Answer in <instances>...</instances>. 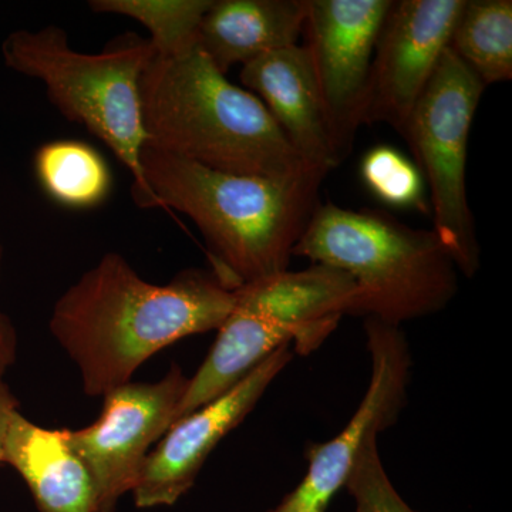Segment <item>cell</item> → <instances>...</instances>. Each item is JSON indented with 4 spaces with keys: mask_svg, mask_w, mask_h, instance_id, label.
I'll use <instances>...</instances> for the list:
<instances>
[{
    "mask_svg": "<svg viewBox=\"0 0 512 512\" xmlns=\"http://www.w3.org/2000/svg\"><path fill=\"white\" fill-rule=\"evenodd\" d=\"M234 301L214 272L187 269L156 285L124 256L106 254L60 296L49 328L79 367L84 393L99 397L167 346L220 329Z\"/></svg>",
    "mask_w": 512,
    "mask_h": 512,
    "instance_id": "cell-1",
    "label": "cell"
},
{
    "mask_svg": "<svg viewBox=\"0 0 512 512\" xmlns=\"http://www.w3.org/2000/svg\"><path fill=\"white\" fill-rule=\"evenodd\" d=\"M140 164L156 207L173 208L197 225L214 274L231 289L289 269L326 178L319 171L288 178L224 173L147 143Z\"/></svg>",
    "mask_w": 512,
    "mask_h": 512,
    "instance_id": "cell-2",
    "label": "cell"
},
{
    "mask_svg": "<svg viewBox=\"0 0 512 512\" xmlns=\"http://www.w3.org/2000/svg\"><path fill=\"white\" fill-rule=\"evenodd\" d=\"M140 103L147 144L171 156L255 177L316 171L296 154L265 104L229 82L197 40L175 53L156 50L141 76Z\"/></svg>",
    "mask_w": 512,
    "mask_h": 512,
    "instance_id": "cell-3",
    "label": "cell"
},
{
    "mask_svg": "<svg viewBox=\"0 0 512 512\" xmlns=\"http://www.w3.org/2000/svg\"><path fill=\"white\" fill-rule=\"evenodd\" d=\"M293 256L352 278L356 296L348 316L400 328L443 311L458 291L457 266L436 232L380 210L320 202Z\"/></svg>",
    "mask_w": 512,
    "mask_h": 512,
    "instance_id": "cell-4",
    "label": "cell"
},
{
    "mask_svg": "<svg viewBox=\"0 0 512 512\" xmlns=\"http://www.w3.org/2000/svg\"><path fill=\"white\" fill-rule=\"evenodd\" d=\"M154 53L151 40L136 35L121 37L103 52L82 53L57 26L15 30L2 45L6 66L45 84L47 97L67 120L86 127L119 157L141 208H157L140 164L147 143L140 80Z\"/></svg>",
    "mask_w": 512,
    "mask_h": 512,
    "instance_id": "cell-5",
    "label": "cell"
},
{
    "mask_svg": "<svg viewBox=\"0 0 512 512\" xmlns=\"http://www.w3.org/2000/svg\"><path fill=\"white\" fill-rule=\"evenodd\" d=\"M355 296L348 274L319 264L239 286L210 353L190 377L174 421L217 399L282 346H292L299 355L318 350L348 315Z\"/></svg>",
    "mask_w": 512,
    "mask_h": 512,
    "instance_id": "cell-6",
    "label": "cell"
},
{
    "mask_svg": "<svg viewBox=\"0 0 512 512\" xmlns=\"http://www.w3.org/2000/svg\"><path fill=\"white\" fill-rule=\"evenodd\" d=\"M484 90L476 74L447 49L403 136L426 181L433 231L467 278L477 274L481 261L466 170L468 138Z\"/></svg>",
    "mask_w": 512,
    "mask_h": 512,
    "instance_id": "cell-7",
    "label": "cell"
},
{
    "mask_svg": "<svg viewBox=\"0 0 512 512\" xmlns=\"http://www.w3.org/2000/svg\"><path fill=\"white\" fill-rule=\"evenodd\" d=\"M393 0H306L303 45L342 164L365 126L377 37Z\"/></svg>",
    "mask_w": 512,
    "mask_h": 512,
    "instance_id": "cell-8",
    "label": "cell"
},
{
    "mask_svg": "<svg viewBox=\"0 0 512 512\" xmlns=\"http://www.w3.org/2000/svg\"><path fill=\"white\" fill-rule=\"evenodd\" d=\"M372 362L369 386L352 419L338 436L312 444L301 483L266 512H326L350 476L357 457L373 437L394 426L407 403L412 353L400 326L366 319Z\"/></svg>",
    "mask_w": 512,
    "mask_h": 512,
    "instance_id": "cell-9",
    "label": "cell"
},
{
    "mask_svg": "<svg viewBox=\"0 0 512 512\" xmlns=\"http://www.w3.org/2000/svg\"><path fill=\"white\" fill-rule=\"evenodd\" d=\"M190 377L171 365L158 382L131 383L104 394L99 419L79 430L67 429L96 484L99 512H114L120 498L136 487L151 446L173 426Z\"/></svg>",
    "mask_w": 512,
    "mask_h": 512,
    "instance_id": "cell-10",
    "label": "cell"
},
{
    "mask_svg": "<svg viewBox=\"0 0 512 512\" xmlns=\"http://www.w3.org/2000/svg\"><path fill=\"white\" fill-rule=\"evenodd\" d=\"M466 0H393L377 37L365 124L404 136L421 94L450 45Z\"/></svg>",
    "mask_w": 512,
    "mask_h": 512,
    "instance_id": "cell-11",
    "label": "cell"
},
{
    "mask_svg": "<svg viewBox=\"0 0 512 512\" xmlns=\"http://www.w3.org/2000/svg\"><path fill=\"white\" fill-rule=\"evenodd\" d=\"M292 359V346H282L217 399L174 421L147 457L131 491L136 507L178 503L194 487L214 448L247 419Z\"/></svg>",
    "mask_w": 512,
    "mask_h": 512,
    "instance_id": "cell-12",
    "label": "cell"
},
{
    "mask_svg": "<svg viewBox=\"0 0 512 512\" xmlns=\"http://www.w3.org/2000/svg\"><path fill=\"white\" fill-rule=\"evenodd\" d=\"M239 79L265 104L303 163L326 175L339 167L305 47L266 53L244 64Z\"/></svg>",
    "mask_w": 512,
    "mask_h": 512,
    "instance_id": "cell-13",
    "label": "cell"
},
{
    "mask_svg": "<svg viewBox=\"0 0 512 512\" xmlns=\"http://www.w3.org/2000/svg\"><path fill=\"white\" fill-rule=\"evenodd\" d=\"M18 471L40 512H99L89 468L70 446L67 429L37 426L13 413L3 441V466Z\"/></svg>",
    "mask_w": 512,
    "mask_h": 512,
    "instance_id": "cell-14",
    "label": "cell"
},
{
    "mask_svg": "<svg viewBox=\"0 0 512 512\" xmlns=\"http://www.w3.org/2000/svg\"><path fill=\"white\" fill-rule=\"evenodd\" d=\"M306 0H212L197 30V42L227 74L266 53L298 45Z\"/></svg>",
    "mask_w": 512,
    "mask_h": 512,
    "instance_id": "cell-15",
    "label": "cell"
},
{
    "mask_svg": "<svg viewBox=\"0 0 512 512\" xmlns=\"http://www.w3.org/2000/svg\"><path fill=\"white\" fill-rule=\"evenodd\" d=\"M35 171L47 197L72 210H90L109 198L113 178L103 156L79 140H55L36 151Z\"/></svg>",
    "mask_w": 512,
    "mask_h": 512,
    "instance_id": "cell-16",
    "label": "cell"
},
{
    "mask_svg": "<svg viewBox=\"0 0 512 512\" xmlns=\"http://www.w3.org/2000/svg\"><path fill=\"white\" fill-rule=\"evenodd\" d=\"M448 49L485 87L511 80V0H466Z\"/></svg>",
    "mask_w": 512,
    "mask_h": 512,
    "instance_id": "cell-17",
    "label": "cell"
},
{
    "mask_svg": "<svg viewBox=\"0 0 512 512\" xmlns=\"http://www.w3.org/2000/svg\"><path fill=\"white\" fill-rule=\"evenodd\" d=\"M212 0H94L97 13L128 16L146 26L158 53H175L197 40L202 16Z\"/></svg>",
    "mask_w": 512,
    "mask_h": 512,
    "instance_id": "cell-18",
    "label": "cell"
},
{
    "mask_svg": "<svg viewBox=\"0 0 512 512\" xmlns=\"http://www.w3.org/2000/svg\"><path fill=\"white\" fill-rule=\"evenodd\" d=\"M360 178L373 197L390 208L431 215L419 167L392 146H376L360 161Z\"/></svg>",
    "mask_w": 512,
    "mask_h": 512,
    "instance_id": "cell-19",
    "label": "cell"
},
{
    "mask_svg": "<svg viewBox=\"0 0 512 512\" xmlns=\"http://www.w3.org/2000/svg\"><path fill=\"white\" fill-rule=\"evenodd\" d=\"M377 440L379 437H373L360 451L345 484L355 501V512H417L390 480Z\"/></svg>",
    "mask_w": 512,
    "mask_h": 512,
    "instance_id": "cell-20",
    "label": "cell"
},
{
    "mask_svg": "<svg viewBox=\"0 0 512 512\" xmlns=\"http://www.w3.org/2000/svg\"><path fill=\"white\" fill-rule=\"evenodd\" d=\"M3 245L0 242V276H2ZM18 352V340L12 323L3 313H0V375L15 363Z\"/></svg>",
    "mask_w": 512,
    "mask_h": 512,
    "instance_id": "cell-21",
    "label": "cell"
},
{
    "mask_svg": "<svg viewBox=\"0 0 512 512\" xmlns=\"http://www.w3.org/2000/svg\"><path fill=\"white\" fill-rule=\"evenodd\" d=\"M18 410V399L3 380V375H0V466H3V441H5L6 430H8L13 413Z\"/></svg>",
    "mask_w": 512,
    "mask_h": 512,
    "instance_id": "cell-22",
    "label": "cell"
}]
</instances>
